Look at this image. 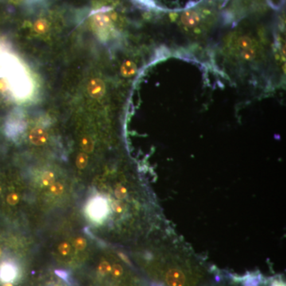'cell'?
<instances>
[{"mask_svg": "<svg viewBox=\"0 0 286 286\" xmlns=\"http://www.w3.org/2000/svg\"><path fill=\"white\" fill-rule=\"evenodd\" d=\"M158 253L161 255V263H162V279L166 286H189L192 279L186 267L180 264L182 255L177 242L170 240L169 236H164L161 234L159 240Z\"/></svg>", "mask_w": 286, "mask_h": 286, "instance_id": "6da1fadb", "label": "cell"}, {"mask_svg": "<svg viewBox=\"0 0 286 286\" xmlns=\"http://www.w3.org/2000/svg\"><path fill=\"white\" fill-rule=\"evenodd\" d=\"M116 19V14L107 9L96 10L92 14V25L95 31L102 35L107 33L109 29L113 27V21Z\"/></svg>", "mask_w": 286, "mask_h": 286, "instance_id": "7a4b0ae2", "label": "cell"}, {"mask_svg": "<svg viewBox=\"0 0 286 286\" xmlns=\"http://www.w3.org/2000/svg\"><path fill=\"white\" fill-rule=\"evenodd\" d=\"M87 89L91 97L94 99H100L105 94L106 86L101 79L94 78L88 82Z\"/></svg>", "mask_w": 286, "mask_h": 286, "instance_id": "3957f363", "label": "cell"}, {"mask_svg": "<svg viewBox=\"0 0 286 286\" xmlns=\"http://www.w3.org/2000/svg\"><path fill=\"white\" fill-rule=\"evenodd\" d=\"M49 139V134L45 128L41 127H34L29 134V140L34 146H41L45 145Z\"/></svg>", "mask_w": 286, "mask_h": 286, "instance_id": "277c9868", "label": "cell"}, {"mask_svg": "<svg viewBox=\"0 0 286 286\" xmlns=\"http://www.w3.org/2000/svg\"><path fill=\"white\" fill-rule=\"evenodd\" d=\"M201 20V16L197 10H189L181 14V21L185 26L193 28L197 26Z\"/></svg>", "mask_w": 286, "mask_h": 286, "instance_id": "5b68a950", "label": "cell"}, {"mask_svg": "<svg viewBox=\"0 0 286 286\" xmlns=\"http://www.w3.org/2000/svg\"><path fill=\"white\" fill-rule=\"evenodd\" d=\"M16 269L10 263H3L0 267V281L2 283H11L16 278Z\"/></svg>", "mask_w": 286, "mask_h": 286, "instance_id": "8992f818", "label": "cell"}, {"mask_svg": "<svg viewBox=\"0 0 286 286\" xmlns=\"http://www.w3.org/2000/svg\"><path fill=\"white\" fill-rule=\"evenodd\" d=\"M50 28L49 21L45 18H40L36 20L33 24V31L37 34H45Z\"/></svg>", "mask_w": 286, "mask_h": 286, "instance_id": "52a82bcc", "label": "cell"}, {"mask_svg": "<svg viewBox=\"0 0 286 286\" xmlns=\"http://www.w3.org/2000/svg\"><path fill=\"white\" fill-rule=\"evenodd\" d=\"M137 67L132 61H126V62L123 63V66L121 68V72L123 76H126V77H130V76H132L133 75L135 74L136 72Z\"/></svg>", "mask_w": 286, "mask_h": 286, "instance_id": "ba28073f", "label": "cell"}, {"mask_svg": "<svg viewBox=\"0 0 286 286\" xmlns=\"http://www.w3.org/2000/svg\"><path fill=\"white\" fill-rule=\"evenodd\" d=\"M112 264L107 260H103L99 263L97 267V273L100 276H107L111 274Z\"/></svg>", "mask_w": 286, "mask_h": 286, "instance_id": "9c48e42d", "label": "cell"}, {"mask_svg": "<svg viewBox=\"0 0 286 286\" xmlns=\"http://www.w3.org/2000/svg\"><path fill=\"white\" fill-rule=\"evenodd\" d=\"M55 173L53 171H46L41 177V184L43 187H49L55 182Z\"/></svg>", "mask_w": 286, "mask_h": 286, "instance_id": "30bf717a", "label": "cell"}, {"mask_svg": "<svg viewBox=\"0 0 286 286\" xmlns=\"http://www.w3.org/2000/svg\"><path fill=\"white\" fill-rule=\"evenodd\" d=\"M88 163V155L87 153L81 152L78 154L76 159V167L79 170H84Z\"/></svg>", "mask_w": 286, "mask_h": 286, "instance_id": "8fae6325", "label": "cell"}, {"mask_svg": "<svg viewBox=\"0 0 286 286\" xmlns=\"http://www.w3.org/2000/svg\"><path fill=\"white\" fill-rule=\"evenodd\" d=\"M114 194H115V197H116L117 199L123 201V200H125V199L128 197V189H127V187H126L125 185L119 184V185H116V187H115V191H114Z\"/></svg>", "mask_w": 286, "mask_h": 286, "instance_id": "7c38bea8", "label": "cell"}, {"mask_svg": "<svg viewBox=\"0 0 286 286\" xmlns=\"http://www.w3.org/2000/svg\"><path fill=\"white\" fill-rule=\"evenodd\" d=\"M238 45H239L240 51L245 50V49L253 48V41L248 36H244L239 39Z\"/></svg>", "mask_w": 286, "mask_h": 286, "instance_id": "4fadbf2b", "label": "cell"}, {"mask_svg": "<svg viewBox=\"0 0 286 286\" xmlns=\"http://www.w3.org/2000/svg\"><path fill=\"white\" fill-rule=\"evenodd\" d=\"M64 189L65 188H64V184L61 183V182L55 181L53 185L49 186V192H50L51 194L56 196V197L62 195L64 193Z\"/></svg>", "mask_w": 286, "mask_h": 286, "instance_id": "5bb4252c", "label": "cell"}, {"mask_svg": "<svg viewBox=\"0 0 286 286\" xmlns=\"http://www.w3.org/2000/svg\"><path fill=\"white\" fill-rule=\"evenodd\" d=\"M88 245V242L84 236H76L73 240V246L76 251H83L85 250Z\"/></svg>", "mask_w": 286, "mask_h": 286, "instance_id": "9a60e30c", "label": "cell"}, {"mask_svg": "<svg viewBox=\"0 0 286 286\" xmlns=\"http://www.w3.org/2000/svg\"><path fill=\"white\" fill-rule=\"evenodd\" d=\"M57 251H58L59 254H60L61 256L65 257V256H68V255H70L71 251H72V245H71L69 242H62V243H60V244H59Z\"/></svg>", "mask_w": 286, "mask_h": 286, "instance_id": "2e32d148", "label": "cell"}, {"mask_svg": "<svg viewBox=\"0 0 286 286\" xmlns=\"http://www.w3.org/2000/svg\"><path fill=\"white\" fill-rule=\"evenodd\" d=\"M81 147L87 154L92 152L94 150V143L92 138L87 136L82 138Z\"/></svg>", "mask_w": 286, "mask_h": 286, "instance_id": "e0dca14e", "label": "cell"}, {"mask_svg": "<svg viewBox=\"0 0 286 286\" xmlns=\"http://www.w3.org/2000/svg\"><path fill=\"white\" fill-rule=\"evenodd\" d=\"M111 276L115 278V279H120L124 275V269L122 267V265L119 263H115L112 264L111 267Z\"/></svg>", "mask_w": 286, "mask_h": 286, "instance_id": "ac0fdd59", "label": "cell"}, {"mask_svg": "<svg viewBox=\"0 0 286 286\" xmlns=\"http://www.w3.org/2000/svg\"><path fill=\"white\" fill-rule=\"evenodd\" d=\"M20 199H21V197H20V195L18 193H15V192H12V193H9L6 196V201L8 205L15 206L19 203Z\"/></svg>", "mask_w": 286, "mask_h": 286, "instance_id": "d6986e66", "label": "cell"}, {"mask_svg": "<svg viewBox=\"0 0 286 286\" xmlns=\"http://www.w3.org/2000/svg\"><path fill=\"white\" fill-rule=\"evenodd\" d=\"M122 200H118L117 201H114L111 204V210L113 211L114 213L117 215L123 214V212L126 210V206H125L123 203L121 202Z\"/></svg>", "mask_w": 286, "mask_h": 286, "instance_id": "ffe728a7", "label": "cell"}, {"mask_svg": "<svg viewBox=\"0 0 286 286\" xmlns=\"http://www.w3.org/2000/svg\"><path fill=\"white\" fill-rule=\"evenodd\" d=\"M8 92H10V83L7 78L3 76H0V94L5 95Z\"/></svg>", "mask_w": 286, "mask_h": 286, "instance_id": "44dd1931", "label": "cell"}, {"mask_svg": "<svg viewBox=\"0 0 286 286\" xmlns=\"http://www.w3.org/2000/svg\"><path fill=\"white\" fill-rule=\"evenodd\" d=\"M242 57H244L245 60H251L255 58V56H256V53H255V49L254 48H251V49H245V50L241 51Z\"/></svg>", "mask_w": 286, "mask_h": 286, "instance_id": "7402d4cb", "label": "cell"}, {"mask_svg": "<svg viewBox=\"0 0 286 286\" xmlns=\"http://www.w3.org/2000/svg\"><path fill=\"white\" fill-rule=\"evenodd\" d=\"M271 286H286L283 280L281 279H275L271 283Z\"/></svg>", "mask_w": 286, "mask_h": 286, "instance_id": "603a6c76", "label": "cell"}, {"mask_svg": "<svg viewBox=\"0 0 286 286\" xmlns=\"http://www.w3.org/2000/svg\"><path fill=\"white\" fill-rule=\"evenodd\" d=\"M2 286H14V285L12 283H5Z\"/></svg>", "mask_w": 286, "mask_h": 286, "instance_id": "cb8c5ba5", "label": "cell"}, {"mask_svg": "<svg viewBox=\"0 0 286 286\" xmlns=\"http://www.w3.org/2000/svg\"><path fill=\"white\" fill-rule=\"evenodd\" d=\"M9 1L13 2V3H18V2H21V0H9Z\"/></svg>", "mask_w": 286, "mask_h": 286, "instance_id": "d4e9b609", "label": "cell"}, {"mask_svg": "<svg viewBox=\"0 0 286 286\" xmlns=\"http://www.w3.org/2000/svg\"><path fill=\"white\" fill-rule=\"evenodd\" d=\"M2 246H1V244H0V257L2 256Z\"/></svg>", "mask_w": 286, "mask_h": 286, "instance_id": "484cf974", "label": "cell"}, {"mask_svg": "<svg viewBox=\"0 0 286 286\" xmlns=\"http://www.w3.org/2000/svg\"><path fill=\"white\" fill-rule=\"evenodd\" d=\"M2 185H1V184H0V196H1V194H2Z\"/></svg>", "mask_w": 286, "mask_h": 286, "instance_id": "4316f807", "label": "cell"}]
</instances>
